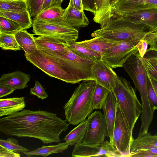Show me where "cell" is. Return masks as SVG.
I'll return each mask as SVG.
<instances>
[{
  "instance_id": "obj_25",
  "label": "cell",
  "mask_w": 157,
  "mask_h": 157,
  "mask_svg": "<svg viewBox=\"0 0 157 157\" xmlns=\"http://www.w3.org/2000/svg\"><path fill=\"white\" fill-rule=\"evenodd\" d=\"M34 35L25 30H21L15 35L19 45L26 54L30 53L37 48Z\"/></svg>"
},
{
  "instance_id": "obj_51",
  "label": "cell",
  "mask_w": 157,
  "mask_h": 157,
  "mask_svg": "<svg viewBox=\"0 0 157 157\" xmlns=\"http://www.w3.org/2000/svg\"><path fill=\"white\" fill-rule=\"evenodd\" d=\"M97 0H95L96 4V3Z\"/></svg>"
},
{
  "instance_id": "obj_17",
  "label": "cell",
  "mask_w": 157,
  "mask_h": 157,
  "mask_svg": "<svg viewBox=\"0 0 157 157\" xmlns=\"http://www.w3.org/2000/svg\"><path fill=\"white\" fill-rule=\"evenodd\" d=\"M30 78L29 74L19 71L3 74L0 78V85L10 86L15 90L24 89L28 86Z\"/></svg>"
},
{
  "instance_id": "obj_33",
  "label": "cell",
  "mask_w": 157,
  "mask_h": 157,
  "mask_svg": "<svg viewBox=\"0 0 157 157\" xmlns=\"http://www.w3.org/2000/svg\"><path fill=\"white\" fill-rule=\"evenodd\" d=\"M23 30L16 22L6 17L0 16V33L15 35Z\"/></svg>"
},
{
  "instance_id": "obj_6",
  "label": "cell",
  "mask_w": 157,
  "mask_h": 157,
  "mask_svg": "<svg viewBox=\"0 0 157 157\" xmlns=\"http://www.w3.org/2000/svg\"><path fill=\"white\" fill-rule=\"evenodd\" d=\"M32 20L34 35L52 37L65 43L76 41L78 38V30L66 23L62 16L51 20Z\"/></svg>"
},
{
  "instance_id": "obj_23",
  "label": "cell",
  "mask_w": 157,
  "mask_h": 157,
  "mask_svg": "<svg viewBox=\"0 0 157 157\" xmlns=\"http://www.w3.org/2000/svg\"><path fill=\"white\" fill-rule=\"evenodd\" d=\"M0 16L6 17L16 22L23 30L29 29L33 25V20L28 10L15 12L0 11Z\"/></svg>"
},
{
  "instance_id": "obj_42",
  "label": "cell",
  "mask_w": 157,
  "mask_h": 157,
  "mask_svg": "<svg viewBox=\"0 0 157 157\" xmlns=\"http://www.w3.org/2000/svg\"><path fill=\"white\" fill-rule=\"evenodd\" d=\"M15 90L10 86L6 85H0V98L6 96L12 93Z\"/></svg>"
},
{
  "instance_id": "obj_39",
  "label": "cell",
  "mask_w": 157,
  "mask_h": 157,
  "mask_svg": "<svg viewBox=\"0 0 157 157\" xmlns=\"http://www.w3.org/2000/svg\"><path fill=\"white\" fill-rule=\"evenodd\" d=\"M83 10L89 11L94 15L96 12L95 0H82Z\"/></svg>"
},
{
  "instance_id": "obj_48",
  "label": "cell",
  "mask_w": 157,
  "mask_h": 157,
  "mask_svg": "<svg viewBox=\"0 0 157 157\" xmlns=\"http://www.w3.org/2000/svg\"><path fill=\"white\" fill-rule=\"evenodd\" d=\"M63 0H52L51 5L55 4L61 5Z\"/></svg>"
},
{
  "instance_id": "obj_38",
  "label": "cell",
  "mask_w": 157,
  "mask_h": 157,
  "mask_svg": "<svg viewBox=\"0 0 157 157\" xmlns=\"http://www.w3.org/2000/svg\"><path fill=\"white\" fill-rule=\"evenodd\" d=\"M147 91L148 98L152 108L154 110L157 109V95L148 78Z\"/></svg>"
},
{
  "instance_id": "obj_37",
  "label": "cell",
  "mask_w": 157,
  "mask_h": 157,
  "mask_svg": "<svg viewBox=\"0 0 157 157\" xmlns=\"http://www.w3.org/2000/svg\"><path fill=\"white\" fill-rule=\"evenodd\" d=\"M30 93L42 100L47 98L48 96L41 84L38 81H36L34 86L30 89Z\"/></svg>"
},
{
  "instance_id": "obj_45",
  "label": "cell",
  "mask_w": 157,
  "mask_h": 157,
  "mask_svg": "<svg viewBox=\"0 0 157 157\" xmlns=\"http://www.w3.org/2000/svg\"><path fill=\"white\" fill-rule=\"evenodd\" d=\"M147 76L157 95V81L148 73H147Z\"/></svg>"
},
{
  "instance_id": "obj_1",
  "label": "cell",
  "mask_w": 157,
  "mask_h": 157,
  "mask_svg": "<svg viewBox=\"0 0 157 157\" xmlns=\"http://www.w3.org/2000/svg\"><path fill=\"white\" fill-rule=\"evenodd\" d=\"M69 123L45 111L23 110L0 119V131L8 136L37 139L43 144L60 141Z\"/></svg>"
},
{
  "instance_id": "obj_47",
  "label": "cell",
  "mask_w": 157,
  "mask_h": 157,
  "mask_svg": "<svg viewBox=\"0 0 157 157\" xmlns=\"http://www.w3.org/2000/svg\"><path fill=\"white\" fill-rule=\"evenodd\" d=\"M52 1V0H44L42 11L49 7L51 5Z\"/></svg>"
},
{
  "instance_id": "obj_9",
  "label": "cell",
  "mask_w": 157,
  "mask_h": 157,
  "mask_svg": "<svg viewBox=\"0 0 157 157\" xmlns=\"http://www.w3.org/2000/svg\"><path fill=\"white\" fill-rule=\"evenodd\" d=\"M128 122L117 102L116 118L113 132V143L117 149L128 157L134 140Z\"/></svg>"
},
{
  "instance_id": "obj_7",
  "label": "cell",
  "mask_w": 157,
  "mask_h": 157,
  "mask_svg": "<svg viewBox=\"0 0 157 157\" xmlns=\"http://www.w3.org/2000/svg\"><path fill=\"white\" fill-rule=\"evenodd\" d=\"M26 60L48 75L67 83L80 82L68 72L60 62L54 57L37 48L31 53L24 54Z\"/></svg>"
},
{
  "instance_id": "obj_11",
  "label": "cell",
  "mask_w": 157,
  "mask_h": 157,
  "mask_svg": "<svg viewBox=\"0 0 157 157\" xmlns=\"http://www.w3.org/2000/svg\"><path fill=\"white\" fill-rule=\"evenodd\" d=\"M87 119L88 126L81 143L87 145L103 143L108 136L107 127L103 114L101 111H96L90 114Z\"/></svg>"
},
{
  "instance_id": "obj_50",
  "label": "cell",
  "mask_w": 157,
  "mask_h": 157,
  "mask_svg": "<svg viewBox=\"0 0 157 157\" xmlns=\"http://www.w3.org/2000/svg\"><path fill=\"white\" fill-rule=\"evenodd\" d=\"M10 0H0V1H10Z\"/></svg>"
},
{
  "instance_id": "obj_44",
  "label": "cell",
  "mask_w": 157,
  "mask_h": 157,
  "mask_svg": "<svg viewBox=\"0 0 157 157\" xmlns=\"http://www.w3.org/2000/svg\"><path fill=\"white\" fill-rule=\"evenodd\" d=\"M149 45L151 42L157 40V29L148 34L144 39Z\"/></svg>"
},
{
  "instance_id": "obj_24",
  "label": "cell",
  "mask_w": 157,
  "mask_h": 157,
  "mask_svg": "<svg viewBox=\"0 0 157 157\" xmlns=\"http://www.w3.org/2000/svg\"><path fill=\"white\" fill-rule=\"evenodd\" d=\"M88 126L87 119L80 122L65 136L64 140L71 146L81 143L85 135Z\"/></svg>"
},
{
  "instance_id": "obj_10",
  "label": "cell",
  "mask_w": 157,
  "mask_h": 157,
  "mask_svg": "<svg viewBox=\"0 0 157 157\" xmlns=\"http://www.w3.org/2000/svg\"><path fill=\"white\" fill-rule=\"evenodd\" d=\"M139 41H121L107 49L101 59L112 68L122 67L131 56L138 52L136 45Z\"/></svg>"
},
{
  "instance_id": "obj_19",
  "label": "cell",
  "mask_w": 157,
  "mask_h": 157,
  "mask_svg": "<svg viewBox=\"0 0 157 157\" xmlns=\"http://www.w3.org/2000/svg\"><path fill=\"white\" fill-rule=\"evenodd\" d=\"M37 48L42 50H47L62 53L67 50L66 43L52 37L40 36L35 37Z\"/></svg>"
},
{
  "instance_id": "obj_34",
  "label": "cell",
  "mask_w": 157,
  "mask_h": 157,
  "mask_svg": "<svg viewBox=\"0 0 157 157\" xmlns=\"http://www.w3.org/2000/svg\"><path fill=\"white\" fill-rule=\"evenodd\" d=\"M0 47L2 49L6 50H21L15 35L0 33Z\"/></svg>"
},
{
  "instance_id": "obj_12",
  "label": "cell",
  "mask_w": 157,
  "mask_h": 157,
  "mask_svg": "<svg viewBox=\"0 0 157 157\" xmlns=\"http://www.w3.org/2000/svg\"><path fill=\"white\" fill-rule=\"evenodd\" d=\"M73 157H124L110 141L106 140L103 143L95 145H87L80 143L74 146L72 153Z\"/></svg>"
},
{
  "instance_id": "obj_29",
  "label": "cell",
  "mask_w": 157,
  "mask_h": 157,
  "mask_svg": "<svg viewBox=\"0 0 157 157\" xmlns=\"http://www.w3.org/2000/svg\"><path fill=\"white\" fill-rule=\"evenodd\" d=\"M110 91L103 86L96 83L92 98L94 109H101Z\"/></svg>"
},
{
  "instance_id": "obj_31",
  "label": "cell",
  "mask_w": 157,
  "mask_h": 157,
  "mask_svg": "<svg viewBox=\"0 0 157 157\" xmlns=\"http://www.w3.org/2000/svg\"><path fill=\"white\" fill-rule=\"evenodd\" d=\"M61 5H53L46 9L42 10L32 20H51L62 17L65 9L62 8Z\"/></svg>"
},
{
  "instance_id": "obj_27",
  "label": "cell",
  "mask_w": 157,
  "mask_h": 157,
  "mask_svg": "<svg viewBox=\"0 0 157 157\" xmlns=\"http://www.w3.org/2000/svg\"><path fill=\"white\" fill-rule=\"evenodd\" d=\"M69 145L65 143H59L56 145L43 146L34 150L28 151L24 154L28 157L33 155H40L46 157L52 154L62 153L67 149Z\"/></svg>"
},
{
  "instance_id": "obj_13",
  "label": "cell",
  "mask_w": 157,
  "mask_h": 157,
  "mask_svg": "<svg viewBox=\"0 0 157 157\" xmlns=\"http://www.w3.org/2000/svg\"><path fill=\"white\" fill-rule=\"evenodd\" d=\"M113 17L140 10L157 9V0H116L112 5Z\"/></svg>"
},
{
  "instance_id": "obj_22",
  "label": "cell",
  "mask_w": 157,
  "mask_h": 157,
  "mask_svg": "<svg viewBox=\"0 0 157 157\" xmlns=\"http://www.w3.org/2000/svg\"><path fill=\"white\" fill-rule=\"evenodd\" d=\"M113 16L109 0H97L93 20L103 27Z\"/></svg>"
},
{
  "instance_id": "obj_2",
  "label": "cell",
  "mask_w": 157,
  "mask_h": 157,
  "mask_svg": "<svg viewBox=\"0 0 157 157\" xmlns=\"http://www.w3.org/2000/svg\"><path fill=\"white\" fill-rule=\"evenodd\" d=\"M122 67L132 79L135 88L140 94L142 107L141 123L144 124H150L152 121L155 110L148 97L147 72L138 52L131 56Z\"/></svg>"
},
{
  "instance_id": "obj_36",
  "label": "cell",
  "mask_w": 157,
  "mask_h": 157,
  "mask_svg": "<svg viewBox=\"0 0 157 157\" xmlns=\"http://www.w3.org/2000/svg\"><path fill=\"white\" fill-rule=\"evenodd\" d=\"M31 17H35L42 11L44 0H25Z\"/></svg>"
},
{
  "instance_id": "obj_28",
  "label": "cell",
  "mask_w": 157,
  "mask_h": 157,
  "mask_svg": "<svg viewBox=\"0 0 157 157\" xmlns=\"http://www.w3.org/2000/svg\"><path fill=\"white\" fill-rule=\"evenodd\" d=\"M151 146L157 147V133L152 135L147 132L141 137L134 139L130 153L140 149Z\"/></svg>"
},
{
  "instance_id": "obj_4",
  "label": "cell",
  "mask_w": 157,
  "mask_h": 157,
  "mask_svg": "<svg viewBox=\"0 0 157 157\" xmlns=\"http://www.w3.org/2000/svg\"><path fill=\"white\" fill-rule=\"evenodd\" d=\"M146 26L132 22L122 17H113L102 27L94 31L91 36L117 41H140L152 32Z\"/></svg>"
},
{
  "instance_id": "obj_5",
  "label": "cell",
  "mask_w": 157,
  "mask_h": 157,
  "mask_svg": "<svg viewBox=\"0 0 157 157\" xmlns=\"http://www.w3.org/2000/svg\"><path fill=\"white\" fill-rule=\"evenodd\" d=\"M117 102L128 122L130 131L142 112V107L135 90L124 78L118 76L113 91Z\"/></svg>"
},
{
  "instance_id": "obj_40",
  "label": "cell",
  "mask_w": 157,
  "mask_h": 157,
  "mask_svg": "<svg viewBox=\"0 0 157 157\" xmlns=\"http://www.w3.org/2000/svg\"><path fill=\"white\" fill-rule=\"evenodd\" d=\"M20 154L0 146V157H20Z\"/></svg>"
},
{
  "instance_id": "obj_15",
  "label": "cell",
  "mask_w": 157,
  "mask_h": 157,
  "mask_svg": "<svg viewBox=\"0 0 157 157\" xmlns=\"http://www.w3.org/2000/svg\"><path fill=\"white\" fill-rule=\"evenodd\" d=\"M119 17L146 26L152 32L157 29V9L140 10Z\"/></svg>"
},
{
  "instance_id": "obj_16",
  "label": "cell",
  "mask_w": 157,
  "mask_h": 157,
  "mask_svg": "<svg viewBox=\"0 0 157 157\" xmlns=\"http://www.w3.org/2000/svg\"><path fill=\"white\" fill-rule=\"evenodd\" d=\"M117 105L116 97L113 92L110 91L102 109L107 125L108 136L113 144V132Z\"/></svg>"
},
{
  "instance_id": "obj_18",
  "label": "cell",
  "mask_w": 157,
  "mask_h": 157,
  "mask_svg": "<svg viewBox=\"0 0 157 157\" xmlns=\"http://www.w3.org/2000/svg\"><path fill=\"white\" fill-rule=\"evenodd\" d=\"M64 21L75 29L87 26L89 21L84 12L68 5L62 16Z\"/></svg>"
},
{
  "instance_id": "obj_3",
  "label": "cell",
  "mask_w": 157,
  "mask_h": 157,
  "mask_svg": "<svg viewBox=\"0 0 157 157\" xmlns=\"http://www.w3.org/2000/svg\"><path fill=\"white\" fill-rule=\"evenodd\" d=\"M96 83L94 80L83 81L65 104V120L70 124H78L93 112L92 98Z\"/></svg>"
},
{
  "instance_id": "obj_35",
  "label": "cell",
  "mask_w": 157,
  "mask_h": 157,
  "mask_svg": "<svg viewBox=\"0 0 157 157\" xmlns=\"http://www.w3.org/2000/svg\"><path fill=\"white\" fill-rule=\"evenodd\" d=\"M0 146L17 153H25L29 151L28 149L21 146L18 140L12 137L6 140H0Z\"/></svg>"
},
{
  "instance_id": "obj_49",
  "label": "cell",
  "mask_w": 157,
  "mask_h": 157,
  "mask_svg": "<svg viewBox=\"0 0 157 157\" xmlns=\"http://www.w3.org/2000/svg\"><path fill=\"white\" fill-rule=\"evenodd\" d=\"M116 0H109V2L111 6L114 3Z\"/></svg>"
},
{
  "instance_id": "obj_20",
  "label": "cell",
  "mask_w": 157,
  "mask_h": 157,
  "mask_svg": "<svg viewBox=\"0 0 157 157\" xmlns=\"http://www.w3.org/2000/svg\"><path fill=\"white\" fill-rule=\"evenodd\" d=\"M121 41L114 40L101 37L95 36L88 40L78 42V43L100 54L101 56L107 49L118 44Z\"/></svg>"
},
{
  "instance_id": "obj_21",
  "label": "cell",
  "mask_w": 157,
  "mask_h": 157,
  "mask_svg": "<svg viewBox=\"0 0 157 157\" xmlns=\"http://www.w3.org/2000/svg\"><path fill=\"white\" fill-rule=\"evenodd\" d=\"M24 97L0 99V117L9 116L20 111L25 106Z\"/></svg>"
},
{
  "instance_id": "obj_14",
  "label": "cell",
  "mask_w": 157,
  "mask_h": 157,
  "mask_svg": "<svg viewBox=\"0 0 157 157\" xmlns=\"http://www.w3.org/2000/svg\"><path fill=\"white\" fill-rule=\"evenodd\" d=\"M92 71L96 83L113 91L118 76L112 67L101 59L94 62Z\"/></svg>"
},
{
  "instance_id": "obj_43",
  "label": "cell",
  "mask_w": 157,
  "mask_h": 157,
  "mask_svg": "<svg viewBox=\"0 0 157 157\" xmlns=\"http://www.w3.org/2000/svg\"><path fill=\"white\" fill-rule=\"evenodd\" d=\"M68 5L80 11L84 10L82 0H70Z\"/></svg>"
},
{
  "instance_id": "obj_46",
  "label": "cell",
  "mask_w": 157,
  "mask_h": 157,
  "mask_svg": "<svg viewBox=\"0 0 157 157\" xmlns=\"http://www.w3.org/2000/svg\"><path fill=\"white\" fill-rule=\"evenodd\" d=\"M149 45L150 47L148 50H153L157 52V40L151 42Z\"/></svg>"
},
{
  "instance_id": "obj_8",
  "label": "cell",
  "mask_w": 157,
  "mask_h": 157,
  "mask_svg": "<svg viewBox=\"0 0 157 157\" xmlns=\"http://www.w3.org/2000/svg\"><path fill=\"white\" fill-rule=\"evenodd\" d=\"M41 50L58 60L65 69L80 82L86 80H94L92 68L95 61L79 56L67 47V51L62 53Z\"/></svg>"
},
{
  "instance_id": "obj_26",
  "label": "cell",
  "mask_w": 157,
  "mask_h": 157,
  "mask_svg": "<svg viewBox=\"0 0 157 157\" xmlns=\"http://www.w3.org/2000/svg\"><path fill=\"white\" fill-rule=\"evenodd\" d=\"M67 47L80 56L94 61L101 59V56L93 50L74 41L66 43Z\"/></svg>"
},
{
  "instance_id": "obj_32",
  "label": "cell",
  "mask_w": 157,
  "mask_h": 157,
  "mask_svg": "<svg viewBox=\"0 0 157 157\" xmlns=\"http://www.w3.org/2000/svg\"><path fill=\"white\" fill-rule=\"evenodd\" d=\"M28 10L25 0L0 1V11L15 12Z\"/></svg>"
},
{
  "instance_id": "obj_41",
  "label": "cell",
  "mask_w": 157,
  "mask_h": 157,
  "mask_svg": "<svg viewBox=\"0 0 157 157\" xmlns=\"http://www.w3.org/2000/svg\"><path fill=\"white\" fill-rule=\"evenodd\" d=\"M148 44L147 41L144 39L140 40L136 45L138 52L141 58H143L146 53Z\"/></svg>"
},
{
  "instance_id": "obj_30",
  "label": "cell",
  "mask_w": 157,
  "mask_h": 157,
  "mask_svg": "<svg viewBox=\"0 0 157 157\" xmlns=\"http://www.w3.org/2000/svg\"><path fill=\"white\" fill-rule=\"evenodd\" d=\"M142 58L147 73L157 81V52L147 49Z\"/></svg>"
}]
</instances>
